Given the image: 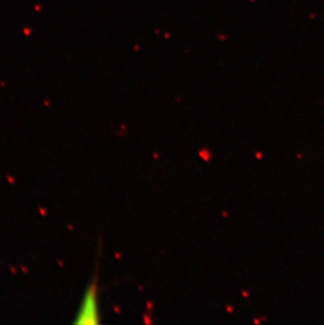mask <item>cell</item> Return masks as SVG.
Listing matches in <instances>:
<instances>
[{"label": "cell", "mask_w": 324, "mask_h": 325, "mask_svg": "<svg viewBox=\"0 0 324 325\" xmlns=\"http://www.w3.org/2000/svg\"><path fill=\"white\" fill-rule=\"evenodd\" d=\"M97 283L92 282L87 287L80 308L75 319L77 324H97L99 323V307H98Z\"/></svg>", "instance_id": "1"}]
</instances>
